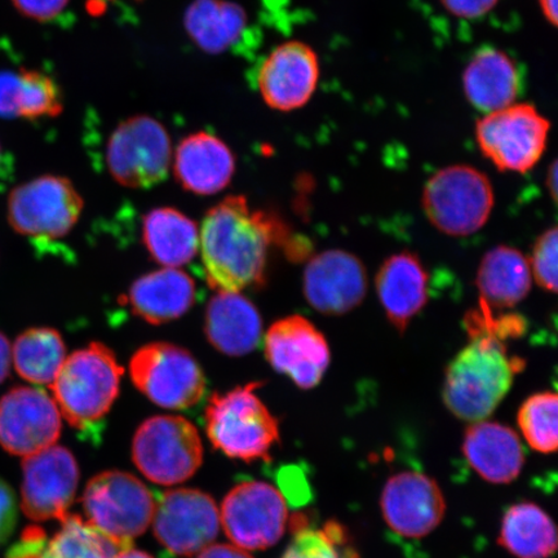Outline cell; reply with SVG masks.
<instances>
[{
    "instance_id": "ab89813d",
    "label": "cell",
    "mask_w": 558,
    "mask_h": 558,
    "mask_svg": "<svg viewBox=\"0 0 558 558\" xmlns=\"http://www.w3.org/2000/svg\"><path fill=\"white\" fill-rule=\"evenodd\" d=\"M197 558H253L246 550L229 546V544H218V546H209L198 555Z\"/></svg>"
},
{
    "instance_id": "4dcf8cb0",
    "label": "cell",
    "mask_w": 558,
    "mask_h": 558,
    "mask_svg": "<svg viewBox=\"0 0 558 558\" xmlns=\"http://www.w3.org/2000/svg\"><path fill=\"white\" fill-rule=\"evenodd\" d=\"M66 359L65 341L50 327H34L20 333L12 347V364L26 381L51 384Z\"/></svg>"
},
{
    "instance_id": "603a6c76",
    "label": "cell",
    "mask_w": 558,
    "mask_h": 558,
    "mask_svg": "<svg viewBox=\"0 0 558 558\" xmlns=\"http://www.w3.org/2000/svg\"><path fill=\"white\" fill-rule=\"evenodd\" d=\"M376 292L389 323L403 332L427 304V271L413 253L395 254L383 263L376 276Z\"/></svg>"
},
{
    "instance_id": "484cf974",
    "label": "cell",
    "mask_w": 558,
    "mask_h": 558,
    "mask_svg": "<svg viewBox=\"0 0 558 558\" xmlns=\"http://www.w3.org/2000/svg\"><path fill=\"white\" fill-rule=\"evenodd\" d=\"M135 316L151 325H163L183 317L195 302V283L177 268H165L140 277L129 291Z\"/></svg>"
},
{
    "instance_id": "836d02e7",
    "label": "cell",
    "mask_w": 558,
    "mask_h": 558,
    "mask_svg": "<svg viewBox=\"0 0 558 558\" xmlns=\"http://www.w3.org/2000/svg\"><path fill=\"white\" fill-rule=\"evenodd\" d=\"M295 538L282 558H341L338 546L343 543V530L330 522L323 530L298 526Z\"/></svg>"
},
{
    "instance_id": "3957f363",
    "label": "cell",
    "mask_w": 558,
    "mask_h": 558,
    "mask_svg": "<svg viewBox=\"0 0 558 558\" xmlns=\"http://www.w3.org/2000/svg\"><path fill=\"white\" fill-rule=\"evenodd\" d=\"M123 368L113 351L94 343L66 355L50 384L65 421L82 434H96L120 393Z\"/></svg>"
},
{
    "instance_id": "6da1fadb",
    "label": "cell",
    "mask_w": 558,
    "mask_h": 558,
    "mask_svg": "<svg viewBox=\"0 0 558 558\" xmlns=\"http://www.w3.org/2000/svg\"><path fill=\"white\" fill-rule=\"evenodd\" d=\"M275 227L242 195H230L209 209L199 230L207 283L216 291L241 292L265 281Z\"/></svg>"
},
{
    "instance_id": "7c38bea8",
    "label": "cell",
    "mask_w": 558,
    "mask_h": 558,
    "mask_svg": "<svg viewBox=\"0 0 558 558\" xmlns=\"http://www.w3.org/2000/svg\"><path fill=\"white\" fill-rule=\"evenodd\" d=\"M220 523L235 547L267 549L282 538L288 527V505L276 487L262 481H244L222 501Z\"/></svg>"
},
{
    "instance_id": "ac0fdd59",
    "label": "cell",
    "mask_w": 558,
    "mask_h": 558,
    "mask_svg": "<svg viewBox=\"0 0 558 558\" xmlns=\"http://www.w3.org/2000/svg\"><path fill=\"white\" fill-rule=\"evenodd\" d=\"M384 521L409 539L429 535L442 522L446 504L434 478L418 472H402L387 481L381 494Z\"/></svg>"
},
{
    "instance_id": "f546056e",
    "label": "cell",
    "mask_w": 558,
    "mask_h": 558,
    "mask_svg": "<svg viewBox=\"0 0 558 558\" xmlns=\"http://www.w3.org/2000/svg\"><path fill=\"white\" fill-rule=\"evenodd\" d=\"M499 544L518 558H549L556 554L553 519L539 506L514 505L501 520Z\"/></svg>"
},
{
    "instance_id": "44dd1931",
    "label": "cell",
    "mask_w": 558,
    "mask_h": 558,
    "mask_svg": "<svg viewBox=\"0 0 558 558\" xmlns=\"http://www.w3.org/2000/svg\"><path fill=\"white\" fill-rule=\"evenodd\" d=\"M173 171L185 191L214 195L225 191L235 171L233 151L218 136L206 131L184 137L174 151Z\"/></svg>"
},
{
    "instance_id": "9a60e30c",
    "label": "cell",
    "mask_w": 558,
    "mask_h": 558,
    "mask_svg": "<svg viewBox=\"0 0 558 558\" xmlns=\"http://www.w3.org/2000/svg\"><path fill=\"white\" fill-rule=\"evenodd\" d=\"M61 425L58 404L45 390L15 387L0 399V446L12 456L26 458L51 448Z\"/></svg>"
},
{
    "instance_id": "83f0119b",
    "label": "cell",
    "mask_w": 558,
    "mask_h": 558,
    "mask_svg": "<svg viewBox=\"0 0 558 558\" xmlns=\"http://www.w3.org/2000/svg\"><path fill=\"white\" fill-rule=\"evenodd\" d=\"M146 250L158 264L178 268L192 262L199 251L197 222L171 207L151 209L143 222Z\"/></svg>"
},
{
    "instance_id": "5bb4252c",
    "label": "cell",
    "mask_w": 558,
    "mask_h": 558,
    "mask_svg": "<svg viewBox=\"0 0 558 558\" xmlns=\"http://www.w3.org/2000/svg\"><path fill=\"white\" fill-rule=\"evenodd\" d=\"M78 483L73 453L53 445L24 458L21 508L33 521H60L73 505Z\"/></svg>"
},
{
    "instance_id": "7402d4cb",
    "label": "cell",
    "mask_w": 558,
    "mask_h": 558,
    "mask_svg": "<svg viewBox=\"0 0 558 558\" xmlns=\"http://www.w3.org/2000/svg\"><path fill=\"white\" fill-rule=\"evenodd\" d=\"M462 85L466 101L480 113H493L518 102L522 74L515 61L497 47L485 46L465 65Z\"/></svg>"
},
{
    "instance_id": "ee69618b",
    "label": "cell",
    "mask_w": 558,
    "mask_h": 558,
    "mask_svg": "<svg viewBox=\"0 0 558 558\" xmlns=\"http://www.w3.org/2000/svg\"><path fill=\"white\" fill-rule=\"evenodd\" d=\"M114 558H153L150 555L143 553V550L134 549V547L120 550Z\"/></svg>"
},
{
    "instance_id": "cb8c5ba5",
    "label": "cell",
    "mask_w": 558,
    "mask_h": 558,
    "mask_svg": "<svg viewBox=\"0 0 558 558\" xmlns=\"http://www.w3.org/2000/svg\"><path fill=\"white\" fill-rule=\"evenodd\" d=\"M205 331L216 351L240 357L259 347L263 320L256 306L240 292L218 291L207 305Z\"/></svg>"
},
{
    "instance_id": "4fadbf2b",
    "label": "cell",
    "mask_w": 558,
    "mask_h": 558,
    "mask_svg": "<svg viewBox=\"0 0 558 558\" xmlns=\"http://www.w3.org/2000/svg\"><path fill=\"white\" fill-rule=\"evenodd\" d=\"M153 521L160 546L178 557L199 555L218 538L221 526L215 500L195 488H173L160 495Z\"/></svg>"
},
{
    "instance_id": "ffe728a7",
    "label": "cell",
    "mask_w": 558,
    "mask_h": 558,
    "mask_svg": "<svg viewBox=\"0 0 558 558\" xmlns=\"http://www.w3.org/2000/svg\"><path fill=\"white\" fill-rule=\"evenodd\" d=\"M60 523L53 536L38 526L26 527L5 558H114L125 549L78 514L68 513Z\"/></svg>"
},
{
    "instance_id": "7a4b0ae2",
    "label": "cell",
    "mask_w": 558,
    "mask_h": 558,
    "mask_svg": "<svg viewBox=\"0 0 558 558\" xmlns=\"http://www.w3.org/2000/svg\"><path fill=\"white\" fill-rule=\"evenodd\" d=\"M470 338V344L446 369L444 401L451 414L477 423L505 400L525 361L511 357L505 341L490 333H473Z\"/></svg>"
},
{
    "instance_id": "8d00e7d4",
    "label": "cell",
    "mask_w": 558,
    "mask_h": 558,
    "mask_svg": "<svg viewBox=\"0 0 558 558\" xmlns=\"http://www.w3.org/2000/svg\"><path fill=\"white\" fill-rule=\"evenodd\" d=\"M17 523V501L11 486L0 478V546L10 539Z\"/></svg>"
},
{
    "instance_id": "5b68a950",
    "label": "cell",
    "mask_w": 558,
    "mask_h": 558,
    "mask_svg": "<svg viewBox=\"0 0 558 558\" xmlns=\"http://www.w3.org/2000/svg\"><path fill=\"white\" fill-rule=\"evenodd\" d=\"M82 506L90 526L130 548L150 526L157 498L132 474L108 471L89 480Z\"/></svg>"
},
{
    "instance_id": "30bf717a",
    "label": "cell",
    "mask_w": 558,
    "mask_h": 558,
    "mask_svg": "<svg viewBox=\"0 0 558 558\" xmlns=\"http://www.w3.org/2000/svg\"><path fill=\"white\" fill-rule=\"evenodd\" d=\"M163 124L149 116L130 117L118 124L107 145V167L118 184L148 190L169 177L172 146Z\"/></svg>"
},
{
    "instance_id": "4316f807",
    "label": "cell",
    "mask_w": 558,
    "mask_h": 558,
    "mask_svg": "<svg viewBox=\"0 0 558 558\" xmlns=\"http://www.w3.org/2000/svg\"><path fill=\"white\" fill-rule=\"evenodd\" d=\"M533 275L529 260L519 250L498 246L481 262L476 284L481 303L487 308H512L532 290Z\"/></svg>"
},
{
    "instance_id": "b9f144b4",
    "label": "cell",
    "mask_w": 558,
    "mask_h": 558,
    "mask_svg": "<svg viewBox=\"0 0 558 558\" xmlns=\"http://www.w3.org/2000/svg\"><path fill=\"white\" fill-rule=\"evenodd\" d=\"M544 19L550 25L557 26V0H538Z\"/></svg>"
},
{
    "instance_id": "7bdbcfd3",
    "label": "cell",
    "mask_w": 558,
    "mask_h": 558,
    "mask_svg": "<svg viewBox=\"0 0 558 558\" xmlns=\"http://www.w3.org/2000/svg\"><path fill=\"white\" fill-rule=\"evenodd\" d=\"M548 190L550 192V195H553V198H557V162H554L549 167L548 171Z\"/></svg>"
},
{
    "instance_id": "f6af8a7d",
    "label": "cell",
    "mask_w": 558,
    "mask_h": 558,
    "mask_svg": "<svg viewBox=\"0 0 558 558\" xmlns=\"http://www.w3.org/2000/svg\"><path fill=\"white\" fill-rule=\"evenodd\" d=\"M0 160H2V146H0Z\"/></svg>"
},
{
    "instance_id": "f35d334b",
    "label": "cell",
    "mask_w": 558,
    "mask_h": 558,
    "mask_svg": "<svg viewBox=\"0 0 558 558\" xmlns=\"http://www.w3.org/2000/svg\"><path fill=\"white\" fill-rule=\"evenodd\" d=\"M17 73H0V117L16 118L15 90Z\"/></svg>"
},
{
    "instance_id": "60d3db41",
    "label": "cell",
    "mask_w": 558,
    "mask_h": 558,
    "mask_svg": "<svg viewBox=\"0 0 558 558\" xmlns=\"http://www.w3.org/2000/svg\"><path fill=\"white\" fill-rule=\"evenodd\" d=\"M12 364V347L10 340L3 332H0V384H2L10 374Z\"/></svg>"
},
{
    "instance_id": "9c48e42d",
    "label": "cell",
    "mask_w": 558,
    "mask_h": 558,
    "mask_svg": "<svg viewBox=\"0 0 558 558\" xmlns=\"http://www.w3.org/2000/svg\"><path fill=\"white\" fill-rule=\"evenodd\" d=\"M130 375L135 387L169 410H186L204 400L206 378L190 351L157 341L136 351L130 361Z\"/></svg>"
},
{
    "instance_id": "d590c367",
    "label": "cell",
    "mask_w": 558,
    "mask_h": 558,
    "mask_svg": "<svg viewBox=\"0 0 558 558\" xmlns=\"http://www.w3.org/2000/svg\"><path fill=\"white\" fill-rule=\"evenodd\" d=\"M70 0H12L15 9L27 19L48 23L66 10Z\"/></svg>"
},
{
    "instance_id": "d6a6232c",
    "label": "cell",
    "mask_w": 558,
    "mask_h": 558,
    "mask_svg": "<svg viewBox=\"0 0 558 558\" xmlns=\"http://www.w3.org/2000/svg\"><path fill=\"white\" fill-rule=\"evenodd\" d=\"M16 118L38 120L61 114V89L51 76L37 70L21 69L17 73L15 90Z\"/></svg>"
},
{
    "instance_id": "e0dca14e",
    "label": "cell",
    "mask_w": 558,
    "mask_h": 558,
    "mask_svg": "<svg viewBox=\"0 0 558 558\" xmlns=\"http://www.w3.org/2000/svg\"><path fill=\"white\" fill-rule=\"evenodd\" d=\"M265 354L277 373L299 388L317 387L330 366V347L324 333L302 316L278 319L265 335Z\"/></svg>"
},
{
    "instance_id": "8fae6325",
    "label": "cell",
    "mask_w": 558,
    "mask_h": 558,
    "mask_svg": "<svg viewBox=\"0 0 558 558\" xmlns=\"http://www.w3.org/2000/svg\"><path fill=\"white\" fill-rule=\"evenodd\" d=\"M7 211L19 234L54 241L72 232L81 218L83 199L72 181L47 174L15 187Z\"/></svg>"
},
{
    "instance_id": "f1b7e54d",
    "label": "cell",
    "mask_w": 558,
    "mask_h": 558,
    "mask_svg": "<svg viewBox=\"0 0 558 558\" xmlns=\"http://www.w3.org/2000/svg\"><path fill=\"white\" fill-rule=\"evenodd\" d=\"M247 13L230 0H194L185 12V29L199 50L222 53L247 29Z\"/></svg>"
},
{
    "instance_id": "277c9868",
    "label": "cell",
    "mask_w": 558,
    "mask_h": 558,
    "mask_svg": "<svg viewBox=\"0 0 558 558\" xmlns=\"http://www.w3.org/2000/svg\"><path fill=\"white\" fill-rule=\"evenodd\" d=\"M260 383H248L209 397L206 432L215 449L227 457L254 462L268 459L279 441L277 418L255 395Z\"/></svg>"
},
{
    "instance_id": "d4e9b609",
    "label": "cell",
    "mask_w": 558,
    "mask_h": 558,
    "mask_svg": "<svg viewBox=\"0 0 558 558\" xmlns=\"http://www.w3.org/2000/svg\"><path fill=\"white\" fill-rule=\"evenodd\" d=\"M463 451L478 476L495 485L511 484L525 463L518 434L499 423H472L465 430Z\"/></svg>"
},
{
    "instance_id": "ba28073f",
    "label": "cell",
    "mask_w": 558,
    "mask_h": 558,
    "mask_svg": "<svg viewBox=\"0 0 558 558\" xmlns=\"http://www.w3.org/2000/svg\"><path fill=\"white\" fill-rule=\"evenodd\" d=\"M550 123L532 104L514 102L484 114L476 142L484 157L500 171H532L547 149Z\"/></svg>"
},
{
    "instance_id": "8992f818",
    "label": "cell",
    "mask_w": 558,
    "mask_h": 558,
    "mask_svg": "<svg viewBox=\"0 0 558 558\" xmlns=\"http://www.w3.org/2000/svg\"><path fill=\"white\" fill-rule=\"evenodd\" d=\"M423 207L438 230L451 236L478 232L494 207V192L485 173L472 166L445 167L425 184Z\"/></svg>"
},
{
    "instance_id": "52a82bcc",
    "label": "cell",
    "mask_w": 558,
    "mask_h": 558,
    "mask_svg": "<svg viewBox=\"0 0 558 558\" xmlns=\"http://www.w3.org/2000/svg\"><path fill=\"white\" fill-rule=\"evenodd\" d=\"M132 459L151 483L173 486L194 476L204 462L197 428L183 416L146 418L132 442Z\"/></svg>"
},
{
    "instance_id": "2e32d148",
    "label": "cell",
    "mask_w": 558,
    "mask_h": 558,
    "mask_svg": "<svg viewBox=\"0 0 558 558\" xmlns=\"http://www.w3.org/2000/svg\"><path fill=\"white\" fill-rule=\"evenodd\" d=\"M320 65L316 51L289 40L271 51L257 70V89L270 109L290 113L305 107L317 93Z\"/></svg>"
},
{
    "instance_id": "e575fe53",
    "label": "cell",
    "mask_w": 558,
    "mask_h": 558,
    "mask_svg": "<svg viewBox=\"0 0 558 558\" xmlns=\"http://www.w3.org/2000/svg\"><path fill=\"white\" fill-rule=\"evenodd\" d=\"M557 228L547 229L536 240L530 269L536 283L548 292L557 291Z\"/></svg>"
},
{
    "instance_id": "d6986e66",
    "label": "cell",
    "mask_w": 558,
    "mask_h": 558,
    "mask_svg": "<svg viewBox=\"0 0 558 558\" xmlns=\"http://www.w3.org/2000/svg\"><path fill=\"white\" fill-rule=\"evenodd\" d=\"M303 291L312 308L327 316H341L364 302L366 269L357 256L347 251H324L306 265Z\"/></svg>"
},
{
    "instance_id": "74e56055",
    "label": "cell",
    "mask_w": 558,
    "mask_h": 558,
    "mask_svg": "<svg viewBox=\"0 0 558 558\" xmlns=\"http://www.w3.org/2000/svg\"><path fill=\"white\" fill-rule=\"evenodd\" d=\"M450 15L462 20H478L490 13L499 0H439Z\"/></svg>"
},
{
    "instance_id": "1f68e13d",
    "label": "cell",
    "mask_w": 558,
    "mask_h": 558,
    "mask_svg": "<svg viewBox=\"0 0 558 558\" xmlns=\"http://www.w3.org/2000/svg\"><path fill=\"white\" fill-rule=\"evenodd\" d=\"M558 399L554 392L529 397L520 408L519 427L530 448L554 453L558 446Z\"/></svg>"
}]
</instances>
